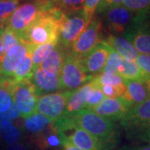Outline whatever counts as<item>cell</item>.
I'll return each mask as SVG.
<instances>
[{
    "label": "cell",
    "instance_id": "cell-1",
    "mask_svg": "<svg viewBox=\"0 0 150 150\" xmlns=\"http://www.w3.org/2000/svg\"><path fill=\"white\" fill-rule=\"evenodd\" d=\"M64 13L63 11L54 6L50 8L22 34L19 38L20 40L32 46L58 42Z\"/></svg>",
    "mask_w": 150,
    "mask_h": 150
},
{
    "label": "cell",
    "instance_id": "cell-2",
    "mask_svg": "<svg viewBox=\"0 0 150 150\" xmlns=\"http://www.w3.org/2000/svg\"><path fill=\"white\" fill-rule=\"evenodd\" d=\"M72 118L79 128L99 140L105 150L114 149L118 134L116 125L112 121L98 115L89 109H83Z\"/></svg>",
    "mask_w": 150,
    "mask_h": 150
},
{
    "label": "cell",
    "instance_id": "cell-3",
    "mask_svg": "<svg viewBox=\"0 0 150 150\" xmlns=\"http://www.w3.org/2000/svg\"><path fill=\"white\" fill-rule=\"evenodd\" d=\"M120 123L129 139L150 144V97L132 108Z\"/></svg>",
    "mask_w": 150,
    "mask_h": 150
},
{
    "label": "cell",
    "instance_id": "cell-4",
    "mask_svg": "<svg viewBox=\"0 0 150 150\" xmlns=\"http://www.w3.org/2000/svg\"><path fill=\"white\" fill-rule=\"evenodd\" d=\"M52 7H54L52 1H28L23 3L17 8L6 26L20 38L38 17Z\"/></svg>",
    "mask_w": 150,
    "mask_h": 150
},
{
    "label": "cell",
    "instance_id": "cell-5",
    "mask_svg": "<svg viewBox=\"0 0 150 150\" xmlns=\"http://www.w3.org/2000/svg\"><path fill=\"white\" fill-rule=\"evenodd\" d=\"M64 17L60 27L59 43L67 50H69L77 38L85 30L92 19L83 13V8L78 10L64 12Z\"/></svg>",
    "mask_w": 150,
    "mask_h": 150
},
{
    "label": "cell",
    "instance_id": "cell-6",
    "mask_svg": "<svg viewBox=\"0 0 150 150\" xmlns=\"http://www.w3.org/2000/svg\"><path fill=\"white\" fill-rule=\"evenodd\" d=\"M93 78L87 74L82 64V59L70 53L67 54L59 74L61 89L74 91Z\"/></svg>",
    "mask_w": 150,
    "mask_h": 150
},
{
    "label": "cell",
    "instance_id": "cell-7",
    "mask_svg": "<svg viewBox=\"0 0 150 150\" xmlns=\"http://www.w3.org/2000/svg\"><path fill=\"white\" fill-rule=\"evenodd\" d=\"M12 97L22 117L27 118L36 112L38 96L36 88L30 79L14 81L12 88Z\"/></svg>",
    "mask_w": 150,
    "mask_h": 150
},
{
    "label": "cell",
    "instance_id": "cell-8",
    "mask_svg": "<svg viewBox=\"0 0 150 150\" xmlns=\"http://www.w3.org/2000/svg\"><path fill=\"white\" fill-rule=\"evenodd\" d=\"M74 91L55 92L38 98L36 111L50 118L53 122L59 119L64 112L69 98Z\"/></svg>",
    "mask_w": 150,
    "mask_h": 150
},
{
    "label": "cell",
    "instance_id": "cell-9",
    "mask_svg": "<svg viewBox=\"0 0 150 150\" xmlns=\"http://www.w3.org/2000/svg\"><path fill=\"white\" fill-rule=\"evenodd\" d=\"M102 22L98 18H93L91 22L77 38L70 48V53L78 58L83 59L88 54L97 44L102 41L101 39Z\"/></svg>",
    "mask_w": 150,
    "mask_h": 150
},
{
    "label": "cell",
    "instance_id": "cell-10",
    "mask_svg": "<svg viewBox=\"0 0 150 150\" xmlns=\"http://www.w3.org/2000/svg\"><path fill=\"white\" fill-rule=\"evenodd\" d=\"M124 36L139 53L150 55V25L144 23L142 14L134 18Z\"/></svg>",
    "mask_w": 150,
    "mask_h": 150
},
{
    "label": "cell",
    "instance_id": "cell-11",
    "mask_svg": "<svg viewBox=\"0 0 150 150\" xmlns=\"http://www.w3.org/2000/svg\"><path fill=\"white\" fill-rule=\"evenodd\" d=\"M103 13L108 29L114 34L124 33L134 20V13L123 6L112 7Z\"/></svg>",
    "mask_w": 150,
    "mask_h": 150
},
{
    "label": "cell",
    "instance_id": "cell-12",
    "mask_svg": "<svg viewBox=\"0 0 150 150\" xmlns=\"http://www.w3.org/2000/svg\"><path fill=\"white\" fill-rule=\"evenodd\" d=\"M110 49L111 48L107 43L101 41L82 59V64L87 74L94 78L102 73Z\"/></svg>",
    "mask_w": 150,
    "mask_h": 150
},
{
    "label": "cell",
    "instance_id": "cell-13",
    "mask_svg": "<svg viewBox=\"0 0 150 150\" xmlns=\"http://www.w3.org/2000/svg\"><path fill=\"white\" fill-rule=\"evenodd\" d=\"M131 109L129 105L122 98H105L101 103L93 108L92 111L98 115L111 121H120Z\"/></svg>",
    "mask_w": 150,
    "mask_h": 150
},
{
    "label": "cell",
    "instance_id": "cell-14",
    "mask_svg": "<svg viewBox=\"0 0 150 150\" xmlns=\"http://www.w3.org/2000/svg\"><path fill=\"white\" fill-rule=\"evenodd\" d=\"M95 86H96V81L93 79L90 80V82L87 83L79 88L73 92L72 95L69 98L64 112L62 116L73 117L77 112L84 109L87 100L92 91L93 90V88H95Z\"/></svg>",
    "mask_w": 150,
    "mask_h": 150
},
{
    "label": "cell",
    "instance_id": "cell-15",
    "mask_svg": "<svg viewBox=\"0 0 150 150\" xmlns=\"http://www.w3.org/2000/svg\"><path fill=\"white\" fill-rule=\"evenodd\" d=\"M33 83L36 88L38 95L47 94L48 93H55L61 89L59 76L49 72L44 71L40 67L33 70Z\"/></svg>",
    "mask_w": 150,
    "mask_h": 150
},
{
    "label": "cell",
    "instance_id": "cell-16",
    "mask_svg": "<svg viewBox=\"0 0 150 150\" xmlns=\"http://www.w3.org/2000/svg\"><path fill=\"white\" fill-rule=\"evenodd\" d=\"M126 91L121 97L124 102L134 108L145 101L150 97L149 92L146 88L144 82L138 80H125Z\"/></svg>",
    "mask_w": 150,
    "mask_h": 150
},
{
    "label": "cell",
    "instance_id": "cell-17",
    "mask_svg": "<svg viewBox=\"0 0 150 150\" xmlns=\"http://www.w3.org/2000/svg\"><path fill=\"white\" fill-rule=\"evenodd\" d=\"M102 41L107 43L123 59L129 61H135L139 55V52L135 49L133 44L124 37L109 34L105 40Z\"/></svg>",
    "mask_w": 150,
    "mask_h": 150
},
{
    "label": "cell",
    "instance_id": "cell-18",
    "mask_svg": "<svg viewBox=\"0 0 150 150\" xmlns=\"http://www.w3.org/2000/svg\"><path fill=\"white\" fill-rule=\"evenodd\" d=\"M69 52V50L65 49L58 42L57 45L55 46L53 51L47 57V59H45L38 67H40L44 71H47L51 74L59 76L62 66L64 62L65 57Z\"/></svg>",
    "mask_w": 150,
    "mask_h": 150
},
{
    "label": "cell",
    "instance_id": "cell-19",
    "mask_svg": "<svg viewBox=\"0 0 150 150\" xmlns=\"http://www.w3.org/2000/svg\"><path fill=\"white\" fill-rule=\"evenodd\" d=\"M35 143L41 149H60L63 144L61 135L55 129L54 123L45 129L40 134L35 136Z\"/></svg>",
    "mask_w": 150,
    "mask_h": 150
},
{
    "label": "cell",
    "instance_id": "cell-20",
    "mask_svg": "<svg viewBox=\"0 0 150 150\" xmlns=\"http://www.w3.org/2000/svg\"><path fill=\"white\" fill-rule=\"evenodd\" d=\"M54 122L39 112H35L24 119V127L28 133L37 136L48 128Z\"/></svg>",
    "mask_w": 150,
    "mask_h": 150
},
{
    "label": "cell",
    "instance_id": "cell-21",
    "mask_svg": "<svg viewBox=\"0 0 150 150\" xmlns=\"http://www.w3.org/2000/svg\"><path fill=\"white\" fill-rule=\"evenodd\" d=\"M124 80H138L144 82L146 77L141 71L135 61H129L126 59L122 60L117 73Z\"/></svg>",
    "mask_w": 150,
    "mask_h": 150
},
{
    "label": "cell",
    "instance_id": "cell-22",
    "mask_svg": "<svg viewBox=\"0 0 150 150\" xmlns=\"http://www.w3.org/2000/svg\"><path fill=\"white\" fill-rule=\"evenodd\" d=\"M34 46H33L26 54L24 59L23 60L20 65L13 72V75L11 76V79L15 82L30 79L33 77V61H32V49Z\"/></svg>",
    "mask_w": 150,
    "mask_h": 150
},
{
    "label": "cell",
    "instance_id": "cell-23",
    "mask_svg": "<svg viewBox=\"0 0 150 150\" xmlns=\"http://www.w3.org/2000/svg\"><path fill=\"white\" fill-rule=\"evenodd\" d=\"M14 81L12 79H0V112H4L12 105V88Z\"/></svg>",
    "mask_w": 150,
    "mask_h": 150
},
{
    "label": "cell",
    "instance_id": "cell-24",
    "mask_svg": "<svg viewBox=\"0 0 150 150\" xmlns=\"http://www.w3.org/2000/svg\"><path fill=\"white\" fill-rule=\"evenodd\" d=\"M58 42L43 43V44L34 46L33 48L32 53H31L33 61V72L47 59V57L57 45Z\"/></svg>",
    "mask_w": 150,
    "mask_h": 150
},
{
    "label": "cell",
    "instance_id": "cell-25",
    "mask_svg": "<svg viewBox=\"0 0 150 150\" xmlns=\"http://www.w3.org/2000/svg\"><path fill=\"white\" fill-rule=\"evenodd\" d=\"M0 134L8 145L16 144L20 139V131L13 123L8 121L0 123Z\"/></svg>",
    "mask_w": 150,
    "mask_h": 150
},
{
    "label": "cell",
    "instance_id": "cell-26",
    "mask_svg": "<svg viewBox=\"0 0 150 150\" xmlns=\"http://www.w3.org/2000/svg\"><path fill=\"white\" fill-rule=\"evenodd\" d=\"M1 40H2V54L0 58L5 55L9 51V49L20 42L19 37L7 26L2 28Z\"/></svg>",
    "mask_w": 150,
    "mask_h": 150
},
{
    "label": "cell",
    "instance_id": "cell-27",
    "mask_svg": "<svg viewBox=\"0 0 150 150\" xmlns=\"http://www.w3.org/2000/svg\"><path fill=\"white\" fill-rule=\"evenodd\" d=\"M19 4V0H0V28H4Z\"/></svg>",
    "mask_w": 150,
    "mask_h": 150
},
{
    "label": "cell",
    "instance_id": "cell-28",
    "mask_svg": "<svg viewBox=\"0 0 150 150\" xmlns=\"http://www.w3.org/2000/svg\"><path fill=\"white\" fill-rule=\"evenodd\" d=\"M123 58L119 54L115 52L112 48L108 56L106 64L104 66L101 74H118V69L122 63Z\"/></svg>",
    "mask_w": 150,
    "mask_h": 150
},
{
    "label": "cell",
    "instance_id": "cell-29",
    "mask_svg": "<svg viewBox=\"0 0 150 150\" xmlns=\"http://www.w3.org/2000/svg\"><path fill=\"white\" fill-rule=\"evenodd\" d=\"M123 4L131 12L143 14L150 8V0H123Z\"/></svg>",
    "mask_w": 150,
    "mask_h": 150
},
{
    "label": "cell",
    "instance_id": "cell-30",
    "mask_svg": "<svg viewBox=\"0 0 150 150\" xmlns=\"http://www.w3.org/2000/svg\"><path fill=\"white\" fill-rule=\"evenodd\" d=\"M85 0H52L54 7L63 12L82 9Z\"/></svg>",
    "mask_w": 150,
    "mask_h": 150
},
{
    "label": "cell",
    "instance_id": "cell-31",
    "mask_svg": "<svg viewBox=\"0 0 150 150\" xmlns=\"http://www.w3.org/2000/svg\"><path fill=\"white\" fill-rule=\"evenodd\" d=\"M100 88H101V86L99 85L98 83L96 81V86H95V88H93V90L92 91L90 95L88 97L85 106H84V109L92 110L93 108H94L96 106H98L99 103H101L106 98V97L104 96V94L103 93Z\"/></svg>",
    "mask_w": 150,
    "mask_h": 150
},
{
    "label": "cell",
    "instance_id": "cell-32",
    "mask_svg": "<svg viewBox=\"0 0 150 150\" xmlns=\"http://www.w3.org/2000/svg\"><path fill=\"white\" fill-rule=\"evenodd\" d=\"M101 90L104 96L108 98H121L126 91L125 83L119 85H102Z\"/></svg>",
    "mask_w": 150,
    "mask_h": 150
},
{
    "label": "cell",
    "instance_id": "cell-33",
    "mask_svg": "<svg viewBox=\"0 0 150 150\" xmlns=\"http://www.w3.org/2000/svg\"><path fill=\"white\" fill-rule=\"evenodd\" d=\"M98 83L100 86L102 85H119L125 83V80L118 74H100L93 78Z\"/></svg>",
    "mask_w": 150,
    "mask_h": 150
},
{
    "label": "cell",
    "instance_id": "cell-34",
    "mask_svg": "<svg viewBox=\"0 0 150 150\" xmlns=\"http://www.w3.org/2000/svg\"><path fill=\"white\" fill-rule=\"evenodd\" d=\"M136 64L144 73L146 79L150 77V55L139 54L136 59Z\"/></svg>",
    "mask_w": 150,
    "mask_h": 150
},
{
    "label": "cell",
    "instance_id": "cell-35",
    "mask_svg": "<svg viewBox=\"0 0 150 150\" xmlns=\"http://www.w3.org/2000/svg\"><path fill=\"white\" fill-rule=\"evenodd\" d=\"M19 115H20L19 111L18 110L15 103L13 102L8 110H7L4 112H0V123L6 121L11 122L12 120H14L17 118H18Z\"/></svg>",
    "mask_w": 150,
    "mask_h": 150
},
{
    "label": "cell",
    "instance_id": "cell-36",
    "mask_svg": "<svg viewBox=\"0 0 150 150\" xmlns=\"http://www.w3.org/2000/svg\"><path fill=\"white\" fill-rule=\"evenodd\" d=\"M102 1L103 0H85L83 6V11L89 19H93L98 6Z\"/></svg>",
    "mask_w": 150,
    "mask_h": 150
},
{
    "label": "cell",
    "instance_id": "cell-37",
    "mask_svg": "<svg viewBox=\"0 0 150 150\" xmlns=\"http://www.w3.org/2000/svg\"><path fill=\"white\" fill-rule=\"evenodd\" d=\"M123 0H103L98 6L96 11L98 13H103V12H105L110 8L119 6L121 4H123Z\"/></svg>",
    "mask_w": 150,
    "mask_h": 150
},
{
    "label": "cell",
    "instance_id": "cell-38",
    "mask_svg": "<svg viewBox=\"0 0 150 150\" xmlns=\"http://www.w3.org/2000/svg\"><path fill=\"white\" fill-rule=\"evenodd\" d=\"M116 150H150V144L141 145H125Z\"/></svg>",
    "mask_w": 150,
    "mask_h": 150
},
{
    "label": "cell",
    "instance_id": "cell-39",
    "mask_svg": "<svg viewBox=\"0 0 150 150\" xmlns=\"http://www.w3.org/2000/svg\"><path fill=\"white\" fill-rule=\"evenodd\" d=\"M61 137L63 139V144H62V147L60 148V150H82L73 144L69 140L65 139L64 137H63V136H61Z\"/></svg>",
    "mask_w": 150,
    "mask_h": 150
},
{
    "label": "cell",
    "instance_id": "cell-40",
    "mask_svg": "<svg viewBox=\"0 0 150 150\" xmlns=\"http://www.w3.org/2000/svg\"><path fill=\"white\" fill-rule=\"evenodd\" d=\"M6 150H28V149L23 144L18 142L16 144L8 145Z\"/></svg>",
    "mask_w": 150,
    "mask_h": 150
},
{
    "label": "cell",
    "instance_id": "cell-41",
    "mask_svg": "<svg viewBox=\"0 0 150 150\" xmlns=\"http://www.w3.org/2000/svg\"><path fill=\"white\" fill-rule=\"evenodd\" d=\"M144 84L146 86V88H147V90H148V92H149V93L150 95V77L149 78H147L145 79Z\"/></svg>",
    "mask_w": 150,
    "mask_h": 150
},
{
    "label": "cell",
    "instance_id": "cell-42",
    "mask_svg": "<svg viewBox=\"0 0 150 150\" xmlns=\"http://www.w3.org/2000/svg\"><path fill=\"white\" fill-rule=\"evenodd\" d=\"M2 28H0V56H1V54H2V40H1V31H2Z\"/></svg>",
    "mask_w": 150,
    "mask_h": 150
},
{
    "label": "cell",
    "instance_id": "cell-43",
    "mask_svg": "<svg viewBox=\"0 0 150 150\" xmlns=\"http://www.w3.org/2000/svg\"><path fill=\"white\" fill-rule=\"evenodd\" d=\"M28 1H38V2H43V1H52V0H28Z\"/></svg>",
    "mask_w": 150,
    "mask_h": 150
}]
</instances>
